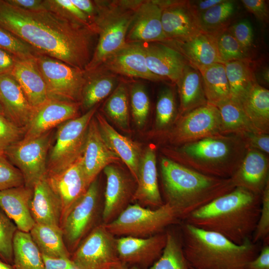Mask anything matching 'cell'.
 <instances>
[{"mask_svg": "<svg viewBox=\"0 0 269 269\" xmlns=\"http://www.w3.org/2000/svg\"><path fill=\"white\" fill-rule=\"evenodd\" d=\"M0 26L31 45L39 53L85 71L97 32L49 9L27 10L0 0Z\"/></svg>", "mask_w": 269, "mask_h": 269, "instance_id": "cell-1", "label": "cell"}, {"mask_svg": "<svg viewBox=\"0 0 269 269\" xmlns=\"http://www.w3.org/2000/svg\"><path fill=\"white\" fill-rule=\"evenodd\" d=\"M261 209V195L236 187L193 212L183 222L241 245L252 239Z\"/></svg>", "mask_w": 269, "mask_h": 269, "instance_id": "cell-2", "label": "cell"}, {"mask_svg": "<svg viewBox=\"0 0 269 269\" xmlns=\"http://www.w3.org/2000/svg\"><path fill=\"white\" fill-rule=\"evenodd\" d=\"M164 203L181 222L193 212L234 189L231 178L206 175L165 156L160 159Z\"/></svg>", "mask_w": 269, "mask_h": 269, "instance_id": "cell-3", "label": "cell"}, {"mask_svg": "<svg viewBox=\"0 0 269 269\" xmlns=\"http://www.w3.org/2000/svg\"><path fill=\"white\" fill-rule=\"evenodd\" d=\"M247 148L238 134H219L183 145L167 147L164 156L202 174L231 178L242 162Z\"/></svg>", "mask_w": 269, "mask_h": 269, "instance_id": "cell-4", "label": "cell"}, {"mask_svg": "<svg viewBox=\"0 0 269 269\" xmlns=\"http://www.w3.org/2000/svg\"><path fill=\"white\" fill-rule=\"evenodd\" d=\"M183 250L193 269H244L259 254V243L252 239L237 245L222 235L182 222Z\"/></svg>", "mask_w": 269, "mask_h": 269, "instance_id": "cell-5", "label": "cell"}, {"mask_svg": "<svg viewBox=\"0 0 269 269\" xmlns=\"http://www.w3.org/2000/svg\"><path fill=\"white\" fill-rule=\"evenodd\" d=\"M97 13L93 20L99 38L92 58L85 68H98L127 43L126 37L134 15V8L113 3L106 5L95 1Z\"/></svg>", "mask_w": 269, "mask_h": 269, "instance_id": "cell-6", "label": "cell"}, {"mask_svg": "<svg viewBox=\"0 0 269 269\" xmlns=\"http://www.w3.org/2000/svg\"><path fill=\"white\" fill-rule=\"evenodd\" d=\"M180 222L167 204L153 209L133 203L114 220L103 224L115 236L146 238L163 232L167 227Z\"/></svg>", "mask_w": 269, "mask_h": 269, "instance_id": "cell-7", "label": "cell"}, {"mask_svg": "<svg viewBox=\"0 0 269 269\" xmlns=\"http://www.w3.org/2000/svg\"><path fill=\"white\" fill-rule=\"evenodd\" d=\"M97 108L96 106L83 115L59 125L54 144L48 155L46 174L66 169L82 156L89 125Z\"/></svg>", "mask_w": 269, "mask_h": 269, "instance_id": "cell-8", "label": "cell"}, {"mask_svg": "<svg viewBox=\"0 0 269 269\" xmlns=\"http://www.w3.org/2000/svg\"><path fill=\"white\" fill-rule=\"evenodd\" d=\"M36 61L49 99L81 103L86 79L85 70L40 53L37 55Z\"/></svg>", "mask_w": 269, "mask_h": 269, "instance_id": "cell-9", "label": "cell"}, {"mask_svg": "<svg viewBox=\"0 0 269 269\" xmlns=\"http://www.w3.org/2000/svg\"><path fill=\"white\" fill-rule=\"evenodd\" d=\"M52 139V131L50 130L33 139H21L3 151L9 161L21 173L25 186L33 189L46 175Z\"/></svg>", "mask_w": 269, "mask_h": 269, "instance_id": "cell-10", "label": "cell"}, {"mask_svg": "<svg viewBox=\"0 0 269 269\" xmlns=\"http://www.w3.org/2000/svg\"><path fill=\"white\" fill-rule=\"evenodd\" d=\"M70 259L76 269H109L121 264L117 238L102 223L81 241Z\"/></svg>", "mask_w": 269, "mask_h": 269, "instance_id": "cell-11", "label": "cell"}, {"mask_svg": "<svg viewBox=\"0 0 269 269\" xmlns=\"http://www.w3.org/2000/svg\"><path fill=\"white\" fill-rule=\"evenodd\" d=\"M162 134L174 146L222 134L219 111L207 103L178 117L171 128Z\"/></svg>", "mask_w": 269, "mask_h": 269, "instance_id": "cell-12", "label": "cell"}, {"mask_svg": "<svg viewBox=\"0 0 269 269\" xmlns=\"http://www.w3.org/2000/svg\"><path fill=\"white\" fill-rule=\"evenodd\" d=\"M99 183L96 178L61 225L64 242L71 255L93 229L99 209Z\"/></svg>", "mask_w": 269, "mask_h": 269, "instance_id": "cell-13", "label": "cell"}, {"mask_svg": "<svg viewBox=\"0 0 269 269\" xmlns=\"http://www.w3.org/2000/svg\"><path fill=\"white\" fill-rule=\"evenodd\" d=\"M166 241L165 231L146 238L121 237L117 239L119 258L129 269H148L161 256Z\"/></svg>", "mask_w": 269, "mask_h": 269, "instance_id": "cell-14", "label": "cell"}, {"mask_svg": "<svg viewBox=\"0 0 269 269\" xmlns=\"http://www.w3.org/2000/svg\"><path fill=\"white\" fill-rule=\"evenodd\" d=\"M81 157L70 166L59 172L46 174L48 183L61 202V225L69 212L86 192L90 185L84 174Z\"/></svg>", "mask_w": 269, "mask_h": 269, "instance_id": "cell-15", "label": "cell"}, {"mask_svg": "<svg viewBox=\"0 0 269 269\" xmlns=\"http://www.w3.org/2000/svg\"><path fill=\"white\" fill-rule=\"evenodd\" d=\"M103 170L107 181L102 224H107L116 219L132 203L135 188L133 180L114 164L107 166Z\"/></svg>", "mask_w": 269, "mask_h": 269, "instance_id": "cell-16", "label": "cell"}, {"mask_svg": "<svg viewBox=\"0 0 269 269\" xmlns=\"http://www.w3.org/2000/svg\"><path fill=\"white\" fill-rule=\"evenodd\" d=\"M80 102L49 99L35 109L22 140L33 139L70 120L79 117Z\"/></svg>", "mask_w": 269, "mask_h": 269, "instance_id": "cell-17", "label": "cell"}, {"mask_svg": "<svg viewBox=\"0 0 269 269\" xmlns=\"http://www.w3.org/2000/svg\"><path fill=\"white\" fill-rule=\"evenodd\" d=\"M81 158L84 174L90 184L107 166L121 161L103 138L95 116L89 125Z\"/></svg>", "mask_w": 269, "mask_h": 269, "instance_id": "cell-18", "label": "cell"}, {"mask_svg": "<svg viewBox=\"0 0 269 269\" xmlns=\"http://www.w3.org/2000/svg\"><path fill=\"white\" fill-rule=\"evenodd\" d=\"M128 30L127 43L165 42L161 24L162 8L157 0H147L137 4Z\"/></svg>", "mask_w": 269, "mask_h": 269, "instance_id": "cell-19", "label": "cell"}, {"mask_svg": "<svg viewBox=\"0 0 269 269\" xmlns=\"http://www.w3.org/2000/svg\"><path fill=\"white\" fill-rule=\"evenodd\" d=\"M158 2L162 8L161 24L166 41L184 38L201 31L188 0Z\"/></svg>", "mask_w": 269, "mask_h": 269, "instance_id": "cell-20", "label": "cell"}, {"mask_svg": "<svg viewBox=\"0 0 269 269\" xmlns=\"http://www.w3.org/2000/svg\"><path fill=\"white\" fill-rule=\"evenodd\" d=\"M102 65L114 74L154 82L164 80L149 71L146 64L142 44L139 42L127 43Z\"/></svg>", "mask_w": 269, "mask_h": 269, "instance_id": "cell-21", "label": "cell"}, {"mask_svg": "<svg viewBox=\"0 0 269 269\" xmlns=\"http://www.w3.org/2000/svg\"><path fill=\"white\" fill-rule=\"evenodd\" d=\"M136 183L132 203L153 209L164 204L158 183L155 149L150 145L142 152Z\"/></svg>", "mask_w": 269, "mask_h": 269, "instance_id": "cell-22", "label": "cell"}, {"mask_svg": "<svg viewBox=\"0 0 269 269\" xmlns=\"http://www.w3.org/2000/svg\"><path fill=\"white\" fill-rule=\"evenodd\" d=\"M0 102L4 116L17 126L26 130L35 109L31 105L21 87L11 74L0 75Z\"/></svg>", "mask_w": 269, "mask_h": 269, "instance_id": "cell-23", "label": "cell"}, {"mask_svg": "<svg viewBox=\"0 0 269 269\" xmlns=\"http://www.w3.org/2000/svg\"><path fill=\"white\" fill-rule=\"evenodd\" d=\"M142 46L149 71L177 84L188 63L184 56L177 50L163 43L155 42Z\"/></svg>", "mask_w": 269, "mask_h": 269, "instance_id": "cell-24", "label": "cell"}, {"mask_svg": "<svg viewBox=\"0 0 269 269\" xmlns=\"http://www.w3.org/2000/svg\"><path fill=\"white\" fill-rule=\"evenodd\" d=\"M179 52L187 62L198 69L222 63L213 34L200 31L184 38L166 41Z\"/></svg>", "mask_w": 269, "mask_h": 269, "instance_id": "cell-25", "label": "cell"}, {"mask_svg": "<svg viewBox=\"0 0 269 269\" xmlns=\"http://www.w3.org/2000/svg\"><path fill=\"white\" fill-rule=\"evenodd\" d=\"M269 168L268 155L247 149L242 162L231 179L236 187L261 195L269 182Z\"/></svg>", "mask_w": 269, "mask_h": 269, "instance_id": "cell-26", "label": "cell"}, {"mask_svg": "<svg viewBox=\"0 0 269 269\" xmlns=\"http://www.w3.org/2000/svg\"><path fill=\"white\" fill-rule=\"evenodd\" d=\"M95 117L105 141L127 166L136 182L143 152L140 146L138 143L118 133L101 113H96Z\"/></svg>", "mask_w": 269, "mask_h": 269, "instance_id": "cell-27", "label": "cell"}, {"mask_svg": "<svg viewBox=\"0 0 269 269\" xmlns=\"http://www.w3.org/2000/svg\"><path fill=\"white\" fill-rule=\"evenodd\" d=\"M33 193L25 185L0 191V208L19 231L29 233L35 224L30 208Z\"/></svg>", "mask_w": 269, "mask_h": 269, "instance_id": "cell-28", "label": "cell"}, {"mask_svg": "<svg viewBox=\"0 0 269 269\" xmlns=\"http://www.w3.org/2000/svg\"><path fill=\"white\" fill-rule=\"evenodd\" d=\"M30 212L35 223L61 227L60 201L48 183L46 175L34 186Z\"/></svg>", "mask_w": 269, "mask_h": 269, "instance_id": "cell-29", "label": "cell"}, {"mask_svg": "<svg viewBox=\"0 0 269 269\" xmlns=\"http://www.w3.org/2000/svg\"><path fill=\"white\" fill-rule=\"evenodd\" d=\"M11 75L18 82L31 105L35 109L48 99L45 81L35 59H17Z\"/></svg>", "mask_w": 269, "mask_h": 269, "instance_id": "cell-30", "label": "cell"}, {"mask_svg": "<svg viewBox=\"0 0 269 269\" xmlns=\"http://www.w3.org/2000/svg\"><path fill=\"white\" fill-rule=\"evenodd\" d=\"M239 105L256 130L269 134V91L255 80Z\"/></svg>", "mask_w": 269, "mask_h": 269, "instance_id": "cell-31", "label": "cell"}, {"mask_svg": "<svg viewBox=\"0 0 269 269\" xmlns=\"http://www.w3.org/2000/svg\"><path fill=\"white\" fill-rule=\"evenodd\" d=\"M177 85L180 99L178 117L208 103L201 73L189 63L185 66Z\"/></svg>", "mask_w": 269, "mask_h": 269, "instance_id": "cell-32", "label": "cell"}, {"mask_svg": "<svg viewBox=\"0 0 269 269\" xmlns=\"http://www.w3.org/2000/svg\"><path fill=\"white\" fill-rule=\"evenodd\" d=\"M42 255L53 258H69L60 227L35 223L29 232Z\"/></svg>", "mask_w": 269, "mask_h": 269, "instance_id": "cell-33", "label": "cell"}, {"mask_svg": "<svg viewBox=\"0 0 269 269\" xmlns=\"http://www.w3.org/2000/svg\"><path fill=\"white\" fill-rule=\"evenodd\" d=\"M208 104H217L230 99V91L224 63H216L198 69Z\"/></svg>", "mask_w": 269, "mask_h": 269, "instance_id": "cell-34", "label": "cell"}, {"mask_svg": "<svg viewBox=\"0 0 269 269\" xmlns=\"http://www.w3.org/2000/svg\"><path fill=\"white\" fill-rule=\"evenodd\" d=\"M86 72L81 107L87 111L111 93L116 83V78L111 73L99 72L97 69Z\"/></svg>", "mask_w": 269, "mask_h": 269, "instance_id": "cell-35", "label": "cell"}, {"mask_svg": "<svg viewBox=\"0 0 269 269\" xmlns=\"http://www.w3.org/2000/svg\"><path fill=\"white\" fill-rule=\"evenodd\" d=\"M12 253L14 269H44L42 254L29 233L16 231Z\"/></svg>", "mask_w": 269, "mask_h": 269, "instance_id": "cell-36", "label": "cell"}, {"mask_svg": "<svg viewBox=\"0 0 269 269\" xmlns=\"http://www.w3.org/2000/svg\"><path fill=\"white\" fill-rule=\"evenodd\" d=\"M250 62L251 60H235L224 63L230 99L238 105L251 84L256 80Z\"/></svg>", "mask_w": 269, "mask_h": 269, "instance_id": "cell-37", "label": "cell"}, {"mask_svg": "<svg viewBox=\"0 0 269 269\" xmlns=\"http://www.w3.org/2000/svg\"><path fill=\"white\" fill-rule=\"evenodd\" d=\"M215 106L220 115L222 134H240L246 132H258L241 107L230 99L223 101Z\"/></svg>", "mask_w": 269, "mask_h": 269, "instance_id": "cell-38", "label": "cell"}, {"mask_svg": "<svg viewBox=\"0 0 269 269\" xmlns=\"http://www.w3.org/2000/svg\"><path fill=\"white\" fill-rule=\"evenodd\" d=\"M165 232L166 241L162 253L148 269H190L183 252L181 231L179 235L170 230Z\"/></svg>", "mask_w": 269, "mask_h": 269, "instance_id": "cell-39", "label": "cell"}, {"mask_svg": "<svg viewBox=\"0 0 269 269\" xmlns=\"http://www.w3.org/2000/svg\"><path fill=\"white\" fill-rule=\"evenodd\" d=\"M104 112L120 129L125 131L129 130V95L124 83H120L107 99Z\"/></svg>", "mask_w": 269, "mask_h": 269, "instance_id": "cell-40", "label": "cell"}, {"mask_svg": "<svg viewBox=\"0 0 269 269\" xmlns=\"http://www.w3.org/2000/svg\"><path fill=\"white\" fill-rule=\"evenodd\" d=\"M236 10L235 2L224 0L197 17L201 30L211 34L227 27V23Z\"/></svg>", "mask_w": 269, "mask_h": 269, "instance_id": "cell-41", "label": "cell"}, {"mask_svg": "<svg viewBox=\"0 0 269 269\" xmlns=\"http://www.w3.org/2000/svg\"><path fill=\"white\" fill-rule=\"evenodd\" d=\"M177 117L174 92L171 88H165L160 92L156 105V129L161 133L166 132L173 125Z\"/></svg>", "mask_w": 269, "mask_h": 269, "instance_id": "cell-42", "label": "cell"}, {"mask_svg": "<svg viewBox=\"0 0 269 269\" xmlns=\"http://www.w3.org/2000/svg\"><path fill=\"white\" fill-rule=\"evenodd\" d=\"M213 34L216 39L219 55L223 63L235 60H251L249 53L239 44L228 27Z\"/></svg>", "mask_w": 269, "mask_h": 269, "instance_id": "cell-43", "label": "cell"}, {"mask_svg": "<svg viewBox=\"0 0 269 269\" xmlns=\"http://www.w3.org/2000/svg\"><path fill=\"white\" fill-rule=\"evenodd\" d=\"M130 94L133 120L138 128H141L145 125L149 114V97L143 85L139 83L132 85Z\"/></svg>", "mask_w": 269, "mask_h": 269, "instance_id": "cell-44", "label": "cell"}, {"mask_svg": "<svg viewBox=\"0 0 269 269\" xmlns=\"http://www.w3.org/2000/svg\"><path fill=\"white\" fill-rule=\"evenodd\" d=\"M0 48L19 59H35L39 53L29 44L0 26Z\"/></svg>", "mask_w": 269, "mask_h": 269, "instance_id": "cell-45", "label": "cell"}, {"mask_svg": "<svg viewBox=\"0 0 269 269\" xmlns=\"http://www.w3.org/2000/svg\"><path fill=\"white\" fill-rule=\"evenodd\" d=\"M17 230L14 223L0 208V258L13 265L12 242Z\"/></svg>", "mask_w": 269, "mask_h": 269, "instance_id": "cell-46", "label": "cell"}, {"mask_svg": "<svg viewBox=\"0 0 269 269\" xmlns=\"http://www.w3.org/2000/svg\"><path fill=\"white\" fill-rule=\"evenodd\" d=\"M252 240L255 243L269 244V182L261 195L260 216Z\"/></svg>", "mask_w": 269, "mask_h": 269, "instance_id": "cell-47", "label": "cell"}, {"mask_svg": "<svg viewBox=\"0 0 269 269\" xmlns=\"http://www.w3.org/2000/svg\"><path fill=\"white\" fill-rule=\"evenodd\" d=\"M44 1L46 9L55 11L85 25L93 24L89 17L71 0H44Z\"/></svg>", "mask_w": 269, "mask_h": 269, "instance_id": "cell-48", "label": "cell"}, {"mask_svg": "<svg viewBox=\"0 0 269 269\" xmlns=\"http://www.w3.org/2000/svg\"><path fill=\"white\" fill-rule=\"evenodd\" d=\"M24 185L23 176L4 155L0 152V191Z\"/></svg>", "mask_w": 269, "mask_h": 269, "instance_id": "cell-49", "label": "cell"}, {"mask_svg": "<svg viewBox=\"0 0 269 269\" xmlns=\"http://www.w3.org/2000/svg\"><path fill=\"white\" fill-rule=\"evenodd\" d=\"M25 131L12 123L4 115L0 114V152H3L21 140Z\"/></svg>", "mask_w": 269, "mask_h": 269, "instance_id": "cell-50", "label": "cell"}, {"mask_svg": "<svg viewBox=\"0 0 269 269\" xmlns=\"http://www.w3.org/2000/svg\"><path fill=\"white\" fill-rule=\"evenodd\" d=\"M228 29L242 47L249 53L254 43L253 29L251 22L247 19H243Z\"/></svg>", "mask_w": 269, "mask_h": 269, "instance_id": "cell-51", "label": "cell"}, {"mask_svg": "<svg viewBox=\"0 0 269 269\" xmlns=\"http://www.w3.org/2000/svg\"><path fill=\"white\" fill-rule=\"evenodd\" d=\"M239 135L247 149H252L269 155V134L259 132H246Z\"/></svg>", "mask_w": 269, "mask_h": 269, "instance_id": "cell-52", "label": "cell"}, {"mask_svg": "<svg viewBox=\"0 0 269 269\" xmlns=\"http://www.w3.org/2000/svg\"><path fill=\"white\" fill-rule=\"evenodd\" d=\"M246 8L259 20L268 22L269 18V8L267 2L265 0H242Z\"/></svg>", "mask_w": 269, "mask_h": 269, "instance_id": "cell-53", "label": "cell"}, {"mask_svg": "<svg viewBox=\"0 0 269 269\" xmlns=\"http://www.w3.org/2000/svg\"><path fill=\"white\" fill-rule=\"evenodd\" d=\"M244 269H269V244L263 245L259 255Z\"/></svg>", "mask_w": 269, "mask_h": 269, "instance_id": "cell-54", "label": "cell"}, {"mask_svg": "<svg viewBox=\"0 0 269 269\" xmlns=\"http://www.w3.org/2000/svg\"><path fill=\"white\" fill-rule=\"evenodd\" d=\"M42 256L44 269H76L69 258H53Z\"/></svg>", "mask_w": 269, "mask_h": 269, "instance_id": "cell-55", "label": "cell"}, {"mask_svg": "<svg viewBox=\"0 0 269 269\" xmlns=\"http://www.w3.org/2000/svg\"><path fill=\"white\" fill-rule=\"evenodd\" d=\"M224 0H188V5L197 17L201 13L204 12L212 6L219 4Z\"/></svg>", "mask_w": 269, "mask_h": 269, "instance_id": "cell-56", "label": "cell"}, {"mask_svg": "<svg viewBox=\"0 0 269 269\" xmlns=\"http://www.w3.org/2000/svg\"><path fill=\"white\" fill-rule=\"evenodd\" d=\"M17 58L0 48V75L11 74Z\"/></svg>", "mask_w": 269, "mask_h": 269, "instance_id": "cell-57", "label": "cell"}, {"mask_svg": "<svg viewBox=\"0 0 269 269\" xmlns=\"http://www.w3.org/2000/svg\"><path fill=\"white\" fill-rule=\"evenodd\" d=\"M9 3L27 10L46 9L44 0H6Z\"/></svg>", "mask_w": 269, "mask_h": 269, "instance_id": "cell-58", "label": "cell"}, {"mask_svg": "<svg viewBox=\"0 0 269 269\" xmlns=\"http://www.w3.org/2000/svg\"><path fill=\"white\" fill-rule=\"evenodd\" d=\"M82 11L85 13L93 23L97 13V7L95 1L89 0H71Z\"/></svg>", "mask_w": 269, "mask_h": 269, "instance_id": "cell-59", "label": "cell"}, {"mask_svg": "<svg viewBox=\"0 0 269 269\" xmlns=\"http://www.w3.org/2000/svg\"><path fill=\"white\" fill-rule=\"evenodd\" d=\"M269 68L268 67L265 68L262 70L261 72V78L263 80L264 82L266 84H269Z\"/></svg>", "mask_w": 269, "mask_h": 269, "instance_id": "cell-60", "label": "cell"}, {"mask_svg": "<svg viewBox=\"0 0 269 269\" xmlns=\"http://www.w3.org/2000/svg\"><path fill=\"white\" fill-rule=\"evenodd\" d=\"M0 269H14L11 265L0 260Z\"/></svg>", "mask_w": 269, "mask_h": 269, "instance_id": "cell-61", "label": "cell"}, {"mask_svg": "<svg viewBox=\"0 0 269 269\" xmlns=\"http://www.w3.org/2000/svg\"><path fill=\"white\" fill-rule=\"evenodd\" d=\"M109 269H129V268L125 264L121 263Z\"/></svg>", "mask_w": 269, "mask_h": 269, "instance_id": "cell-62", "label": "cell"}, {"mask_svg": "<svg viewBox=\"0 0 269 269\" xmlns=\"http://www.w3.org/2000/svg\"><path fill=\"white\" fill-rule=\"evenodd\" d=\"M0 114L4 115L3 110L0 102Z\"/></svg>", "mask_w": 269, "mask_h": 269, "instance_id": "cell-63", "label": "cell"}, {"mask_svg": "<svg viewBox=\"0 0 269 269\" xmlns=\"http://www.w3.org/2000/svg\"><path fill=\"white\" fill-rule=\"evenodd\" d=\"M190 269H192V268H190Z\"/></svg>", "mask_w": 269, "mask_h": 269, "instance_id": "cell-64", "label": "cell"}]
</instances>
